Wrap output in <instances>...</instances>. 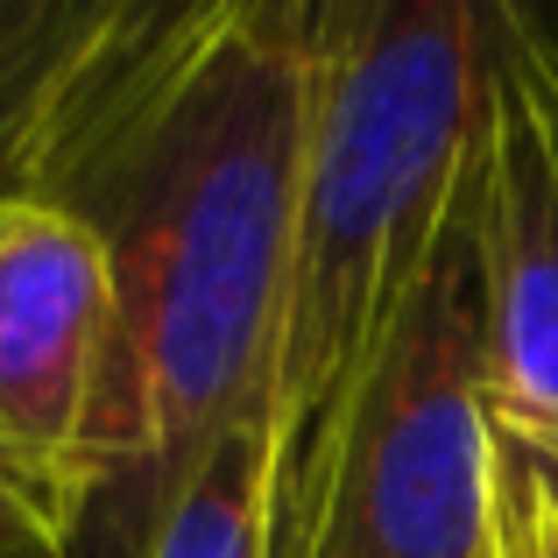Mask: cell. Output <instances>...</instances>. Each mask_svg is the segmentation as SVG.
Listing matches in <instances>:
<instances>
[{"instance_id":"1","label":"cell","mask_w":558,"mask_h":558,"mask_svg":"<svg viewBox=\"0 0 558 558\" xmlns=\"http://www.w3.org/2000/svg\"><path fill=\"white\" fill-rule=\"evenodd\" d=\"M312 0L99 8L57 43L8 191L107 255L113 361L93 438L107 558H142L233 424L262 417L304 163ZM78 551V545H71Z\"/></svg>"},{"instance_id":"2","label":"cell","mask_w":558,"mask_h":558,"mask_svg":"<svg viewBox=\"0 0 558 558\" xmlns=\"http://www.w3.org/2000/svg\"><path fill=\"white\" fill-rule=\"evenodd\" d=\"M488 113V8L312 0L304 163L269 347V558H304L340 424L438 255Z\"/></svg>"},{"instance_id":"3","label":"cell","mask_w":558,"mask_h":558,"mask_svg":"<svg viewBox=\"0 0 558 558\" xmlns=\"http://www.w3.org/2000/svg\"><path fill=\"white\" fill-rule=\"evenodd\" d=\"M488 396L481 184L466 170L432 269L340 424L304 558H495Z\"/></svg>"},{"instance_id":"4","label":"cell","mask_w":558,"mask_h":558,"mask_svg":"<svg viewBox=\"0 0 558 558\" xmlns=\"http://www.w3.org/2000/svg\"><path fill=\"white\" fill-rule=\"evenodd\" d=\"M113 361V283L99 241L28 191H0V466L57 517L93 509V438Z\"/></svg>"},{"instance_id":"5","label":"cell","mask_w":558,"mask_h":558,"mask_svg":"<svg viewBox=\"0 0 558 558\" xmlns=\"http://www.w3.org/2000/svg\"><path fill=\"white\" fill-rule=\"evenodd\" d=\"M474 184L495 389L558 417V28L509 0L488 8V113Z\"/></svg>"},{"instance_id":"6","label":"cell","mask_w":558,"mask_h":558,"mask_svg":"<svg viewBox=\"0 0 558 558\" xmlns=\"http://www.w3.org/2000/svg\"><path fill=\"white\" fill-rule=\"evenodd\" d=\"M142 558H269V417H247L178 488Z\"/></svg>"},{"instance_id":"7","label":"cell","mask_w":558,"mask_h":558,"mask_svg":"<svg viewBox=\"0 0 558 558\" xmlns=\"http://www.w3.org/2000/svg\"><path fill=\"white\" fill-rule=\"evenodd\" d=\"M488 531L495 558H558V417L488 396Z\"/></svg>"},{"instance_id":"8","label":"cell","mask_w":558,"mask_h":558,"mask_svg":"<svg viewBox=\"0 0 558 558\" xmlns=\"http://www.w3.org/2000/svg\"><path fill=\"white\" fill-rule=\"evenodd\" d=\"M0 558H71L57 517L0 466Z\"/></svg>"}]
</instances>
